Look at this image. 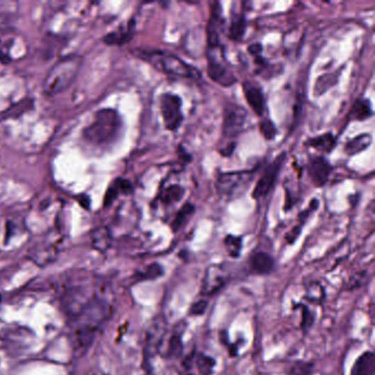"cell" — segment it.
Wrapping results in <instances>:
<instances>
[{
	"label": "cell",
	"mask_w": 375,
	"mask_h": 375,
	"mask_svg": "<svg viewBox=\"0 0 375 375\" xmlns=\"http://www.w3.org/2000/svg\"><path fill=\"white\" fill-rule=\"evenodd\" d=\"M111 314L109 303L95 295L82 312L72 319L71 344L75 356L83 357L89 351Z\"/></svg>",
	"instance_id": "obj_1"
},
{
	"label": "cell",
	"mask_w": 375,
	"mask_h": 375,
	"mask_svg": "<svg viewBox=\"0 0 375 375\" xmlns=\"http://www.w3.org/2000/svg\"><path fill=\"white\" fill-rule=\"evenodd\" d=\"M123 123L121 117L113 109H101L96 113L95 119L84 130L87 142L96 147H107L117 140Z\"/></svg>",
	"instance_id": "obj_2"
},
{
	"label": "cell",
	"mask_w": 375,
	"mask_h": 375,
	"mask_svg": "<svg viewBox=\"0 0 375 375\" xmlns=\"http://www.w3.org/2000/svg\"><path fill=\"white\" fill-rule=\"evenodd\" d=\"M79 55H69L63 57L53 65L43 83V91L47 95H57L67 91L77 79L81 67Z\"/></svg>",
	"instance_id": "obj_3"
},
{
	"label": "cell",
	"mask_w": 375,
	"mask_h": 375,
	"mask_svg": "<svg viewBox=\"0 0 375 375\" xmlns=\"http://www.w3.org/2000/svg\"><path fill=\"white\" fill-rule=\"evenodd\" d=\"M139 57L145 60L155 69L171 77L191 79L195 81L201 79V74L198 69L191 67L177 55L161 51H140Z\"/></svg>",
	"instance_id": "obj_4"
},
{
	"label": "cell",
	"mask_w": 375,
	"mask_h": 375,
	"mask_svg": "<svg viewBox=\"0 0 375 375\" xmlns=\"http://www.w3.org/2000/svg\"><path fill=\"white\" fill-rule=\"evenodd\" d=\"M159 108L162 113L165 128L169 131H177L184 121L181 113V99L179 96L167 93L161 96Z\"/></svg>",
	"instance_id": "obj_5"
},
{
	"label": "cell",
	"mask_w": 375,
	"mask_h": 375,
	"mask_svg": "<svg viewBox=\"0 0 375 375\" xmlns=\"http://www.w3.org/2000/svg\"><path fill=\"white\" fill-rule=\"evenodd\" d=\"M165 330H167V324L162 316H157L147 327L145 331V349H143L145 362H147V364H149L151 359L155 358V354L162 347Z\"/></svg>",
	"instance_id": "obj_6"
},
{
	"label": "cell",
	"mask_w": 375,
	"mask_h": 375,
	"mask_svg": "<svg viewBox=\"0 0 375 375\" xmlns=\"http://www.w3.org/2000/svg\"><path fill=\"white\" fill-rule=\"evenodd\" d=\"M248 113L241 106L231 103L225 107L223 113V133L227 139H235L238 137L247 123Z\"/></svg>",
	"instance_id": "obj_7"
},
{
	"label": "cell",
	"mask_w": 375,
	"mask_h": 375,
	"mask_svg": "<svg viewBox=\"0 0 375 375\" xmlns=\"http://www.w3.org/2000/svg\"><path fill=\"white\" fill-rule=\"evenodd\" d=\"M284 157L285 153H282L280 157H277L272 163L265 167L260 179H259L258 183H257L254 189H253V198L258 201V199L267 196V194L270 193L271 189H273L275 183H276L279 174H280L281 169H282L283 163H284Z\"/></svg>",
	"instance_id": "obj_8"
},
{
	"label": "cell",
	"mask_w": 375,
	"mask_h": 375,
	"mask_svg": "<svg viewBox=\"0 0 375 375\" xmlns=\"http://www.w3.org/2000/svg\"><path fill=\"white\" fill-rule=\"evenodd\" d=\"M207 57H208V64H207L208 77L213 82L225 87L231 86L237 82L235 74L227 67L225 62L219 59L218 50H217V53L216 49L208 50Z\"/></svg>",
	"instance_id": "obj_9"
},
{
	"label": "cell",
	"mask_w": 375,
	"mask_h": 375,
	"mask_svg": "<svg viewBox=\"0 0 375 375\" xmlns=\"http://www.w3.org/2000/svg\"><path fill=\"white\" fill-rule=\"evenodd\" d=\"M225 25L223 10L219 3L211 4V13L207 23V45L208 50L219 49L220 47V32Z\"/></svg>",
	"instance_id": "obj_10"
},
{
	"label": "cell",
	"mask_w": 375,
	"mask_h": 375,
	"mask_svg": "<svg viewBox=\"0 0 375 375\" xmlns=\"http://www.w3.org/2000/svg\"><path fill=\"white\" fill-rule=\"evenodd\" d=\"M226 272L218 265L209 267L203 275L201 282V294L203 296H211L219 292L226 284Z\"/></svg>",
	"instance_id": "obj_11"
},
{
	"label": "cell",
	"mask_w": 375,
	"mask_h": 375,
	"mask_svg": "<svg viewBox=\"0 0 375 375\" xmlns=\"http://www.w3.org/2000/svg\"><path fill=\"white\" fill-rule=\"evenodd\" d=\"M251 173H227L218 177L219 191L227 196H233L238 193L239 189H242L243 185L248 184L251 179Z\"/></svg>",
	"instance_id": "obj_12"
},
{
	"label": "cell",
	"mask_w": 375,
	"mask_h": 375,
	"mask_svg": "<svg viewBox=\"0 0 375 375\" xmlns=\"http://www.w3.org/2000/svg\"><path fill=\"white\" fill-rule=\"evenodd\" d=\"M309 177L312 179L313 184L316 187L324 186L328 181L329 175L331 172V165L329 164L325 157H314L309 161L308 167Z\"/></svg>",
	"instance_id": "obj_13"
},
{
	"label": "cell",
	"mask_w": 375,
	"mask_h": 375,
	"mask_svg": "<svg viewBox=\"0 0 375 375\" xmlns=\"http://www.w3.org/2000/svg\"><path fill=\"white\" fill-rule=\"evenodd\" d=\"M243 93H245V101L250 106L255 115L263 116L265 111V99L262 89L254 84H243Z\"/></svg>",
	"instance_id": "obj_14"
},
{
	"label": "cell",
	"mask_w": 375,
	"mask_h": 375,
	"mask_svg": "<svg viewBox=\"0 0 375 375\" xmlns=\"http://www.w3.org/2000/svg\"><path fill=\"white\" fill-rule=\"evenodd\" d=\"M186 329V323L184 320H179L174 328H173L172 335L169 337L167 342V351L165 356L167 358L177 359L183 353V335Z\"/></svg>",
	"instance_id": "obj_15"
},
{
	"label": "cell",
	"mask_w": 375,
	"mask_h": 375,
	"mask_svg": "<svg viewBox=\"0 0 375 375\" xmlns=\"http://www.w3.org/2000/svg\"><path fill=\"white\" fill-rule=\"evenodd\" d=\"M274 259L269 253L255 252L249 259V269L255 275H267L274 269Z\"/></svg>",
	"instance_id": "obj_16"
},
{
	"label": "cell",
	"mask_w": 375,
	"mask_h": 375,
	"mask_svg": "<svg viewBox=\"0 0 375 375\" xmlns=\"http://www.w3.org/2000/svg\"><path fill=\"white\" fill-rule=\"evenodd\" d=\"M375 357L372 351L363 352L351 369L350 375H374Z\"/></svg>",
	"instance_id": "obj_17"
},
{
	"label": "cell",
	"mask_w": 375,
	"mask_h": 375,
	"mask_svg": "<svg viewBox=\"0 0 375 375\" xmlns=\"http://www.w3.org/2000/svg\"><path fill=\"white\" fill-rule=\"evenodd\" d=\"M57 253V250L55 245L42 243V245H35V248L32 250L30 258L40 267H43V265L49 264L52 261H55Z\"/></svg>",
	"instance_id": "obj_18"
},
{
	"label": "cell",
	"mask_w": 375,
	"mask_h": 375,
	"mask_svg": "<svg viewBox=\"0 0 375 375\" xmlns=\"http://www.w3.org/2000/svg\"><path fill=\"white\" fill-rule=\"evenodd\" d=\"M91 241L94 249L103 253L111 248L113 235L107 227H99L91 233Z\"/></svg>",
	"instance_id": "obj_19"
},
{
	"label": "cell",
	"mask_w": 375,
	"mask_h": 375,
	"mask_svg": "<svg viewBox=\"0 0 375 375\" xmlns=\"http://www.w3.org/2000/svg\"><path fill=\"white\" fill-rule=\"evenodd\" d=\"M337 145V139L331 133L318 135V137L310 138L306 142L307 147H314V149L321 151L323 153H331Z\"/></svg>",
	"instance_id": "obj_20"
},
{
	"label": "cell",
	"mask_w": 375,
	"mask_h": 375,
	"mask_svg": "<svg viewBox=\"0 0 375 375\" xmlns=\"http://www.w3.org/2000/svg\"><path fill=\"white\" fill-rule=\"evenodd\" d=\"M133 191V185L127 179H117L106 193L105 205L109 206L119 194H129Z\"/></svg>",
	"instance_id": "obj_21"
},
{
	"label": "cell",
	"mask_w": 375,
	"mask_h": 375,
	"mask_svg": "<svg viewBox=\"0 0 375 375\" xmlns=\"http://www.w3.org/2000/svg\"><path fill=\"white\" fill-rule=\"evenodd\" d=\"M373 111L371 101L366 99H360L353 103L349 117L351 121H363L372 117Z\"/></svg>",
	"instance_id": "obj_22"
},
{
	"label": "cell",
	"mask_w": 375,
	"mask_h": 375,
	"mask_svg": "<svg viewBox=\"0 0 375 375\" xmlns=\"http://www.w3.org/2000/svg\"><path fill=\"white\" fill-rule=\"evenodd\" d=\"M371 143H372V135H369V133H362V135L353 138L349 142H347L345 152L349 157H352V155H358V153L368 149Z\"/></svg>",
	"instance_id": "obj_23"
},
{
	"label": "cell",
	"mask_w": 375,
	"mask_h": 375,
	"mask_svg": "<svg viewBox=\"0 0 375 375\" xmlns=\"http://www.w3.org/2000/svg\"><path fill=\"white\" fill-rule=\"evenodd\" d=\"M245 30H247V21H245V15L235 13L231 18L230 27L228 30L229 39L235 42L241 41L245 35Z\"/></svg>",
	"instance_id": "obj_24"
},
{
	"label": "cell",
	"mask_w": 375,
	"mask_h": 375,
	"mask_svg": "<svg viewBox=\"0 0 375 375\" xmlns=\"http://www.w3.org/2000/svg\"><path fill=\"white\" fill-rule=\"evenodd\" d=\"M194 205L191 203H185L184 206L179 209V213L175 216L174 220L171 223V228H172L173 233H177V231L181 230L189 223V218L194 215Z\"/></svg>",
	"instance_id": "obj_25"
},
{
	"label": "cell",
	"mask_w": 375,
	"mask_h": 375,
	"mask_svg": "<svg viewBox=\"0 0 375 375\" xmlns=\"http://www.w3.org/2000/svg\"><path fill=\"white\" fill-rule=\"evenodd\" d=\"M223 245L231 258H239L242 251L243 240L238 235H228L223 239Z\"/></svg>",
	"instance_id": "obj_26"
},
{
	"label": "cell",
	"mask_w": 375,
	"mask_h": 375,
	"mask_svg": "<svg viewBox=\"0 0 375 375\" xmlns=\"http://www.w3.org/2000/svg\"><path fill=\"white\" fill-rule=\"evenodd\" d=\"M195 362H196L197 369L201 375H211L215 366H216L215 359L201 352L195 357Z\"/></svg>",
	"instance_id": "obj_27"
},
{
	"label": "cell",
	"mask_w": 375,
	"mask_h": 375,
	"mask_svg": "<svg viewBox=\"0 0 375 375\" xmlns=\"http://www.w3.org/2000/svg\"><path fill=\"white\" fill-rule=\"evenodd\" d=\"M183 194H184L183 187L179 186V185H172V186L165 189L159 197H161L162 203L167 206V205L181 201Z\"/></svg>",
	"instance_id": "obj_28"
},
{
	"label": "cell",
	"mask_w": 375,
	"mask_h": 375,
	"mask_svg": "<svg viewBox=\"0 0 375 375\" xmlns=\"http://www.w3.org/2000/svg\"><path fill=\"white\" fill-rule=\"evenodd\" d=\"M260 131L267 140H274L277 135V129L270 119H263L260 123Z\"/></svg>",
	"instance_id": "obj_29"
},
{
	"label": "cell",
	"mask_w": 375,
	"mask_h": 375,
	"mask_svg": "<svg viewBox=\"0 0 375 375\" xmlns=\"http://www.w3.org/2000/svg\"><path fill=\"white\" fill-rule=\"evenodd\" d=\"M164 270H163L162 265L159 263H153V264L147 267V271L140 275L141 280H155L157 277L162 276Z\"/></svg>",
	"instance_id": "obj_30"
},
{
	"label": "cell",
	"mask_w": 375,
	"mask_h": 375,
	"mask_svg": "<svg viewBox=\"0 0 375 375\" xmlns=\"http://www.w3.org/2000/svg\"><path fill=\"white\" fill-rule=\"evenodd\" d=\"M312 371L313 364L310 363L295 362L289 369V375H309Z\"/></svg>",
	"instance_id": "obj_31"
},
{
	"label": "cell",
	"mask_w": 375,
	"mask_h": 375,
	"mask_svg": "<svg viewBox=\"0 0 375 375\" xmlns=\"http://www.w3.org/2000/svg\"><path fill=\"white\" fill-rule=\"evenodd\" d=\"M207 308H208V302L206 299H199L194 304H191L189 315L194 317L203 316L206 313Z\"/></svg>",
	"instance_id": "obj_32"
},
{
	"label": "cell",
	"mask_w": 375,
	"mask_h": 375,
	"mask_svg": "<svg viewBox=\"0 0 375 375\" xmlns=\"http://www.w3.org/2000/svg\"><path fill=\"white\" fill-rule=\"evenodd\" d=\"M131 35L130 32H123V33H111V35L106 37V42H108L109 45H113V43H125V42L130 40Z\"/></svg>",
	"instance_id": "obj_33"
},
{
	"label": "cell",
	"mask_w": 375,
	"mask_h": 375,
	"mask_svg": "<svg viewBox=\"0 0 375 375\" xmlns=\"http://www.w3.org/2000/svg\"><path fill=\"white\" fill-rule=\"evenodd\" d=\"M314 323V316L312 312L306 306H302V328L303 330L307 331L312 327Z\"/></svg>",
	"instance_id": "obj_34"
},
{
	"label": "cell",
	"mask_w": 375,
	"mask_h": 375,
	"mask_svg": "<svg viewBox=\"0 0 375 375\" xmlns=\"http://www.w3.org/2000/svg\"><path fill=\"white\" fill-rule=\"evenodd\" d=\"M301 231H302V226L294 227V228L292 229V231L286 235V240L289 241V243L292 245V243L296 240Z\"/></svg>",
	"instance_id": "obj_35"
},
{
	"label": "cell",
	"mask_w": 375,
	"mask_h": 375,
	"mask_svg": "<svg viewBox=\"0 0 375 375\" xmlns=\"http://www.w3.org/2000/svg\"><path fill=\"white\" fill-rule=\"evenodd\" d=\"M248 51L251 55L258 57V55H261V52H262V45L260 43H255V45H250L248 47Z\"/></svg>",
	"instance_id": "obj_36"
},
{
	"label": "cell",
	"mask_w": 375,
	"mask_h": 375,
	"mask_svg": "<svg viewBox=\"0 0 375 375\" xmlns=\"http://www.w3.org/2000/svg\"><path fill=\"white\" fill-rule=\"evenodd\" d=\"M235 142H229L226 147H223V150H220V153L223 155V157H230V155L233 153V150H235Z\"/></svg>",
	"instance_id": "obj_37"
},
{
	"label": "cell",
	"mask_w": 375,
	"mask_h": 375,
	"mask_svg": "<svg viewBox=\"0 0 375 375\" xmlns=\"http://www.w3.org/2000/svg\"><path fill=\"white\" fill-rule=\"evenodd\" d=\"M187 375H191V374H187Z\"/></svg>",
	"instance_id": "obj_38"
}]
</instances>
